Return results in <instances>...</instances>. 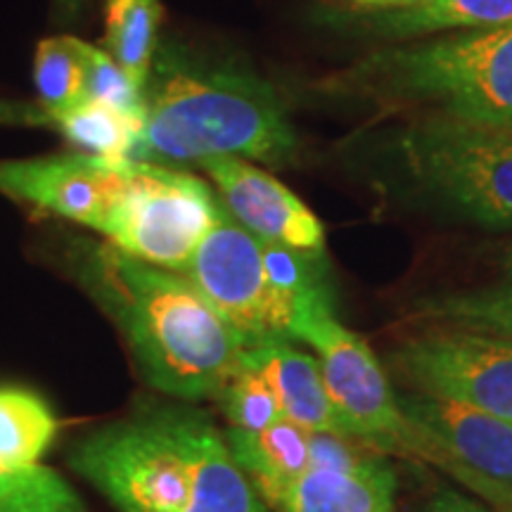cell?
Listing matches in <instances>:
<instances>
[{"instance_id":"cell-1","label":"cell","mask_w":512,"mask_h":512,"mask_svg":"<svg viewBox=\"0 0 512 512\" xmlns=\"http://www.w3.org/2000/svg\"><path fill=\"white\" fill-rule=\"evenodd\" d=\"M64 266L117 325L140 375L157 392L216 399L242 368L245 339L185 275L81 235L64 242Z\"/></svg>"},{"instance_id":"cell-2","label":"cell","mask_w":512,"mask_h":512,"mask_svg":"<svg viewBox=\"0 0 512 512\" xmlns=\"http://www.w3.org/2000/svg\"><path fill=\"white\" fill-rule=\"evenodd\" d=\"M221 155L268 166L297 162L299 138L283 98L245 64L162 38L131 159L181 169Z\"/></svg>"},{"instance_id":"cell-3","label":"cell","mask_w":512,"mask_h":512,"mask_svg":"<svg viewBox=\"0 0 512 512\" xmlns=\"http://www.w3.org/2000/svg\"><path fill=\"white\" fill-rule=\"evenodd\" d=\"M67 463L119 512H268L226 432L188 406L114 420L69 448Z\"/></svg>"},{"instance_id":"cell-4","label":"cell","mask_w":512,"mask_h":512,"mask_svg":"<svg viewBox=\"0 0 512 512\" xmlns=\"http://www.w3.org/2000/svg\"><path fill=\"white\" fill-rule=\"evenodd\" d=\"M344 81L363 95L512 133V24L380 50L349 69Z\"/></svg>"},{"instance_id":"cell-5","label":"cell","mask_w":512,"mask_h":512,"mask_svg":"<svg viewBox=\"0 0 512 512\" xmlns=\"http://www.w3.org/2000/svg\"><path fill=\"white\" fill-rule=\"evenodd\" d=\"M294 342L316 351L332 403L351 437L380 453L425 460L439 470L451 463L444 448L401 411L399 394L366 339L339 323L330 290L299 302Z\"/></svg>"},{"instance_id":"cell-6","label":"cell","mask_w":512,"mask_h":512,"mask_svg":"<svg viewBox=\"0 0 512 512\" xmlns=\"http://www.w3.org/2000/svg\"><path fill=\"white\" fill-rule=\"evenodd\" d=\"M401 155L422 185L467 219L512 228V133L430 117L401 138Z\"/></svg>"},{"instance_id":"cell-7","label":"cell","mask_w":512,"mask_h":512,"mask_svg":"<svg viewBox=\"0 0 512 512\" xmlns=\"http://www.w3.org/2000/svg\"><path fill=\"white\" fill-rule=\"evenodd\" d=\"M219 209V192L200 176L131 159L124 197L102 240L147 264L183 273Z\"/></svg>"},{"instance_id":"cell-8","label":"cell","mask_w":512,"mask_h":512,"mask_svg":"<svg viewBox=\"0 0 512 512\" xmlns=\"http://www.w3.org/2000/svg\"><path fill=\"white\" fill-rule=\"evenodd\" d=\"M181 275L202 292L247 347L278 339L294 342L297 304L271 283L261 240L247 233L223 202L214 226Z\"/></svg>"},{"instance_id":"cell-9","label":"cell","mask_w":512,"mask_h":512,"mask_svg":"<svg viewBox=\"0 0 512 512\" xmlns=\"http://www.w3.org/2000/svg\"><path fill=\"white\" fill-rule=\"evenodd\" d=\"M126 157L69 150L31 159H0V195L41 214L107 233L124 197Z\"/></svg>"},{"instance_id":"cell-10","label":"cell","mask_w":512,"mask_h":512,"mask_svg":"<svg viewBox=\"0 0 512 512\" xmlns=\"http://www.w3.org/2000/svg\"><path fill=\"white\" fill-rule=\"evenodd\" d=\"M392 366L425 392L475 406L512 422V342L467 330L408 339Z\"/></svg>"},{"instance_id":"cell-11","label":"cell","mask_w":512,"mask_h":512,"mask_svg":"<svg viewBox=\"0 0 512 512\" xmlns=\"http://www.w3.org/2000/svg\"><path fill=\"white\" fill-rule=\"evenodd\" d=\"M197 166L216 185L228 214L256 240L325 256L323 223L278 178L230 155L202 159Z\"/></svg>"},{"instance_id":"cell-12","label":"cell","mask_w":512,"mask_h":512,"mask_svg":"<svg viewBox=\"0 0 512 512\" xmlns=\"http://www.w3.org/2000/svg\"><path fill=\"white\" fill-rule=\"evenodd\" d=\"M406 418L432 437L467 472L512 494V422L467 403L411 392L399 394Z\"/></svg>"},{"instance_id":"cell-13","label":"cell","mask_w":512,"mask_h":512,"mask_svg":"<svg viewBox=\"0 0 512 512\" xmlns=\"http://www.w3.org/2000/svg\"><path fill=\"white\" fill-rule=\"evenodd\" d=\"M394 467L377 453L356 470H316L261 491L275 512H394Z\"/></svg>"},{"instance_id":"cell-14","label":"cell","mask_w":512,"mask_h":512,"mask_svg":"<svg viewBox=\"0 0 512 512\" xmlns=\"http://www.w3.org/2000/svg\"><path fill=\"white\" fill-rule=\"evenodd\" d=\"M245 366L271 384L283 415L306 432H330L351 437L337 413L316 356L306 354L294 342H266L247 347Z\"/></svg>"},{"instance_id":"cell-15","label":"cell","mask_w":512,"mask_h":512,"mask_svg":"<svg viewBox=\"0 0 512 512\" xmlns=\"http://www.w3.org/2000/svg\"><path fill=\"white\" fill-rule=\"evenodd\" d=\"M226 441L256 494L304 475L311 465V432L287 418L259 432L228 427Z\"/></svg>"},{"instance_id":"cell-16","label":"cell","mask_w":512,"mask_h":512,"mask_svg":"<svg viewBox=\"0 0 512 512\" xmlns=\"http://www.w3.org/2000/svg\"><path fill=\"white\" fill-rule=\"evenodd\" d=\"M370 24L387 38L498 29L512 24V0H427L415 8L375 12Z\"/></svg>"},{"instance_id":"cell-17","label":"cell","mask_w":512,"mask_h":512,"mask_svg":"<svg viewBox=\"0 0 512 512\" xmlns=\"http://www.w3.org/2000/svg\"><path fill=\"white\" fill-rule=\"evenodd\" d=\"M415 313L420 318L439 320L451 330L512 339V247L505 254L503 268L494 283L472 292L446 294L422 302Z\"/></svg>"},{"instance_id":"cell-18","label":"cell","mask_w":512,"mask_h":512,"mask_svg":"<svg viewBox=\"0 0 512 512\" xmlns=\"http://www.w3.org/2000/svg\"><path fill=\"white\" fill-rule=\"evenodd\" d=\"M57 418L41 396L22 387H0V467L29 470L41 465L53 444Z\"/></svg>"},{"instance_id":"cell-19","label":"cell","mask_w":512,"mask_h":512,"mask_svg":"<svg viewBox=\"0 0 512 512\" xmlns=\"http://www.w3.org/2000/svg\"><path fill=\"white\" fill-rule=\"evenodd\" d=\"M162 27L159 0H105V46L140 88L145 86Z\"/></svg>"},{"instance_id":"cell-20","label":"cell","mask_w":512,"mask_h":512,"mask_svg":"<svg viewBox=\"0 0 512 512\" xmlns=\"http://www.w3.org/2000/svg\"><path fill=\"white\" fill-rule=\"evenodd\" d=\"M88 43L74 36H50L34 55L36 102L48 112L64 114L86 102Z\"/></svg>"},{"instance_id":"cell-21","label":"cell","mask_w":512,"mask_h":512,"mask_svg":"<svg viewBox=\"0 0 512 512\" xmlns=\"http://www.w3.org/2000/svg\"><path fill=\"white\" fill-rule=\"evenodd\" d=\"M57 133L74 150L100 157L131 159L140 128L110 107L86 100L62 114Z\"/></svg>"},{"instance_id":"cell-22","label":"cell","mask_w":512,"mask_h":512,"mask_svg":"<svg viewBox=\"0 0 512 512\" xmlns=\"http://www.w3.org/2000/svg\"><path fill=\"white\" fill-rule=\"evenodd\" d=\"M0 512H88L76 489L46 465L0 467Z\"/></svg>"},{"instance_id":"cell-23","label":"cell","mask_w":512,"mask_h":512,"mask_svg":"<svg viewBox=\"0 0 512 512\" xmlns=\"http://www.w3.org/2000/svg\"><path fill=\"white\" fill-rule=\"evenodd\" d=\"M214 401L221 406L233 430L259 432L285 418L271 384L256 370L245 366V361H242L238 373L223 384V389L216 394Z\"/></svg>"},{"instance_id":"cell-24","label":"cell","mask_w":512,"mask_h":512,"mask_svg":"<svg viewBox=\"0 0 512 512\" xmlns=\"http://www.w3.org/2000/svg\"><path fill=\"white\" fill-rule=\"evenodd\" d=\"M86 100L110 107L138 128L143 124V88L133 83L105 48L91 43L86 53Z\"/></svg>"},{"instance_id":"cell-25","label":"cell","mask_w":512,"mask_h":512,"mask_svg":"<svg viewBox=\"0 0 512 512\" xmlns=\"http://www.w3.org/2000/svg\"><path fill=\"white\" fill-rule=\"evenodd\" d=\"M425 512H494V510L486 508L484 503L475 501V498L460 494L456 489L441 486V489L434 491L430 501H427Z\"/></svg>"},{"instance_id":"cell-26","label":"cell","mask_w":512,"mask_h":512,"mask_svg":"<svg viewBox=\"0 0 512 512\" xmlns=\"http://www.w3.org/2000/svg\"><path fill=\"white\" fill-rule=\"evenodd\" d=\"M337 3L351 12H389L415 8V5L427 3V0H337Z\"/></svg>"},{"instance_id":"cell-27","label":"cell","mask_w":512,"mask_h":512,"mask_svg":"<svg viewBox=\"0 0 512 512\" xmlns=\"http://www.w3.org/2000/svg\"><path fill=\"white\" fill-rule=\"evenodd\" d=\"M83 8H86V0H53L55 19L62 27L79 22Z\"/></svg>"}]
</instances>
